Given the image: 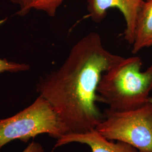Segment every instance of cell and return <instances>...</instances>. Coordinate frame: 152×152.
Returning <instances> with one entry per match:
<instances>
[{
  "instance_id": "1",
  "label": "cell",
  "mask_w": 152,
  "mask_h": 152,
  "mask_svg": "<svg viewBox=\"0 0 152 152\" xmlns=\"http://www.w3.org/2000/svg\"><path fill=\"white\" fill-rule=\"evenodd\" d=\"M124 58L105 49L98 33L90 32L72 46L58 69L40 79L37 92L52 105L68 133L92 130L102 121L103 113L96 104L99 83Z\"/></svg>"
},
{
  "instance_id": "2",
  "label": "cell",
  "mask_w": 152,
  "mask_h": 152,
  "mask_svg": "<svg viewBox=\"0 0 152 152\" xmlns=\"http://www.w3.org/2000/svg\"><path fill=\"white\" fill-rule=\"evenodd\" d=\"M139 56L124 58L105 72L98 85L100 102L115 111L140 108L148 103L152 91V65L141 71Z\"/></svg>"
},
{
  "instance_id": "3",
  "label": "cell",
  "mask_w": 152,
  "mask_h": 152,
  "mask_svg": "<svg viewBox=\"0 0 152 152\" xmlns=\"http://www.w3.org/2000/svg\"><path fill=\"white\" fill-rule=\"evenodd\" d=\"M68 130L52 105L39 95L28 107L10 117L0 120V152L15 140L27 142L41 134L58 139Z\"/></svg>"
},
{
  "instance_id": "4",
  "label": "cell",
  "mask_w": 152,
  "mask_h": 152,
  "mask_svg": "<svg viewBox=\"0 0 152 152\" xmlns=\"http://www.w3.org/2000/svg\"><path fill=\"white\" fill-rule=\"evenodd\" d=\"M95 129L109 140L127 143L139 152H152V104L127 111L107 109Z\"/></svg>"
},
{
  "instance_id": "5",
  "label": "cell",
  "mask_w": 152,
  "mask_h": 152,
  "mask_svg": "<svg viewBox=\"0 0 152 152\" xmlns=\"http://www.w3.org/2000/svg\"><path fill=\"white\" fill-rule=\"evenodd\" d=\"M145 0H87L88 17L95 23L102 22L108 9L117 8L125 18L124 39L134 44L138 14Z\"/></svg>"
},
{
  "instance_id": "6",
  "label": "cell",
  "mask_w": 152,
  "mask_h": 152,
  "mask_svg": "<svg viewBox=\"0 0 152 152\" xmlns=\"http://www.w3.org/2000/svg\"><path fill=\"white\" fill-rule=\"evenodd\" d=\"M71 143L86 144L92 152H139L135 148L127 143L109 140L96 129L83 133L66 134L57 139L54 148Z\"/></svg>"
},
{
  "instance_id": "7",
  "label": "cell",
  "mask_w": 152,
  "mask_h": 152,
  "mask_svg": "<svg viewBox=\"0 0 152 152\" xmlns=\"http://www.w3.org/2000/svg\"><path fill=\"white\" fill-rule=\"evenodd\" d=\"M132 53L152 46V0H145L138 14Z\"/></svg>"
},
{
  "instance_id": "8",
  "label": "cell",
  "mask_w": 152,
  "mask_h": 152,
  "mask_svg": "<svg viewBox=\"0 0 152 152\" xmlns=\"http://www.w3.org/2000/svg\"><path fill=\"white\" fill-rule=\"evenodd\" d=\"M19 6L17 14L20 16L27 15L32 9L42 11L49 16H55L56 11L65 0H10Z\"/></svg>"
},
{
  "instance_id": "9",
  "label": "cell",
  "mask_w": 152,
  "mask_h": 152,
  "mask_svg": "<svg viewBox=\"0 0 152 152\" xmlns=\"http://www.w3.org/2000/svg\"><path fill=\"white\" fill-rule=\"evenodd\" d=\"M29 65L24 63H18L7 59H0V73L9 72H19L27 71L29 69Z\"/></svg>"
},
{
  "instance_id": "10",
  "label": "cell",
  "mask_w": 152,
  "mask_h": 152,
  "mask_svg": "<svg viewBox=\"0 0 152 152\" xmlns=\"http://www.w3.org/2000/svg\"><path fill=\"white\" fill-rule=\"evenodd\" d=\"M22 152H45V151L39 142L33 141Z\"/></svg>"
},
{
  "instance_id": "11",
  "label": "cell",
  "mask_w": 152,
  "mask_h": 152,
  "mask_svg": "<svg viewBox=\"0 0 152 152\" xmlns=\"http://www.w3.org/2000/svg\"><path fill=\"white\" fill-rule=\"evenodd\" d=\"M148 102L152 104V97H149V100H148Z\"/></svg>"
}]
</instances>
